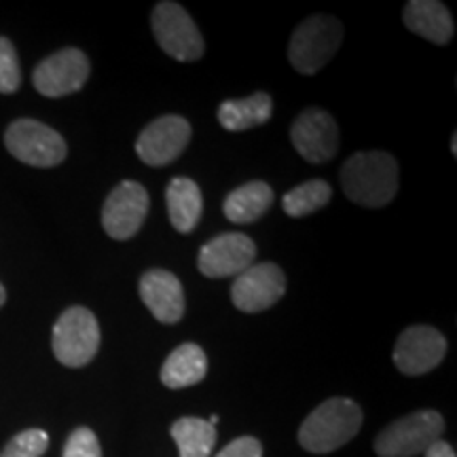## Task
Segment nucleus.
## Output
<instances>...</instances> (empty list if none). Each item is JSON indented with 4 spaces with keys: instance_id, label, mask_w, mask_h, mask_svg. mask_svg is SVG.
Segmentation results:
<instances>
[{
    "instance_id": "nucleus-27",
    "label": "nucleus",
    "mask_w": 457,
    "mask_h": 457,
    "mask_svg": "<svg viewBox=\"0 0 457 457\" xmlns=\"http://www.w3.org/2000/svg\"><path fill=\"white\" fill-rule=\"evenodd\" d=\"M424 455L426 457H455V451L449 443L436 441L434 445H430V449H428Z\"/></svg>"
},
{
    "instance_id": "nucleus-4",
    "label": "nucleus",
    "mask_w": 457,
    "mask_h": 457,
    "mask_svg": "<svg viewBox=\"0 0 457 457\" xmlns=\"http://www.w3.org/2000/svg\"><path fill=\"white\" fill-rule=\"evenodd\" d=\"M445 420L436 411H415L400 417L375 438V453L379 457H417L430 445L441 441Z\"/></svg>"
},
{
    "instance_id": "nucleus-3",
    "label": "nucleus",
    "mask_w": 457,
    "mask_h": 457,
    "mask_svg": "<svg viewBox=\"0 0 457 457\" xmlns=\"http://www.w3.org/2000/svg\"><path fill=\"white\" fill-rule=\"evenodd\" d=\"M343 43V26L330 15H313L296 26L288 60L296 72L313 74L333 60Z\"/></svg>"
},
{
    "instance_id": "nucleus-13",
    "label": "nucleus",
    "mask_w": 457,
    "mask_h": 457,
    "mask_svg": "<svg viewBox=\"0 0 457 457\" xmlns=\"http://www.w3.org/2000/svg\"><path fill=\"white\" fill-rule=\"evenodd\" d=\"M290 138L296 153L310 163L330 162L339 151V129L322 108L303 111L290 128Z\"/></svg>"
},
{
    "instance_id": "nucleus-5",
    "label": "nucleus",
    "mask_w": 457,
    "mask_h": 457,
    "mask_svg": "<svg viewBox=\"0 0 457 457\" xmlns=\"http://www.w3.org/2000/svg\"><path fill=\"white\" fill-rule=\"evenodd\" d=\"M51 347L54 356L64 367H85L96 358L100 347L98 320L85 307H71L57 318L51 335Z\"/></svg>"
},
{
    "instance_id": "nucleus-2",
    "label": "nucleus",
    "mask_w": 457,
    "mask_h": 457,
    "mask_svg": "<svg viewBox=\"0 0 457 457\" xmlns=\"http://www.w3.org/2000/svg\"><path fill=\"white\" fill-rule=\"evenodd\" d=\"M362 409L350 398H328L301 424L299 443L310 453H333L362 428Z\"/></svg>"
},
{
    "instance_id": "nucleus-9",
    "label": "nucleus",
    "mask_w": 457,
    "mask_h": 457,
    "mask_svg": "<svg viewBox=\"0 0 457 457\" xmlns=\"http://www.w3.org/2000/svg\"><path fill=\"white\" fill-rule=\"evenodd\" d=\"M148 214V193L136 180H125L117 185L106 197L102 208V227L112 239L134 237L140 231Z\"/></svg>"
},
{
    "instance_id": "nucleus-7",
    "label": "nucleus",
    "mask_w": 457,
    "mask_h": 457,
    "mask_svg": "<svg viewBox=\"0 0 457 457\" xmlns=\"http://www.w3.org/2000/svg\"><path fill=\"white\" fill-rule=\"evenodd\" d=\"M153 34L165 54L179 62H197L204 55V37L180 4L159 3L151 17Z\"/></svg>"
},
{
    "instance_id": "nucleus-18",
    "label": "nucleus",
    "mask_w": 457,
    "mask_h": 457,
    "mask_svg": "<svg viewBox=\"0 0 457 457\" xmlns=\"http://www.w3.org/2000/svg\"><path fill=\"white\" fill-rule=\"evenodd\" d=\"M208 373V358L197 343H182L170 353L162 367V384L170 390L197 386Z\"/></svg>"
},
{
    "instance_id": "nucleus-25",
    "label": "nucleus",
    "mask_w": 457,
    "mask_h": 457,
    "mask_svg": "<svg viewBox=\"0 0 457 457\" xmlns=\"http://www.w3.org/2000/svg\"><path fill=\"white\" fill-rule=\"evenodd\" d=\"M62 457H102L98 436L89 428H77L64 445Z\"/></svg>"
},
{
    "instance_id": "nucleus-22",
    "label": "nucleus",
    "mask_w": 457,
    "mask_h": 457,
    "mask_svg": "<svg viewBox=\"0 0 457 457\" xmlns=\"http://www.w3.org/2000/svg\"><path fill=\"white\" fill-rule=\"evenodd\" d=\"M333 197V188L327 180H310L303 182L293 191H288L282 199L284 212L290 216V219H303V216H310L318 212L320 208H324Z\"/></svg>"
},
{
    "instance_id": "nucleus-10",
    "label": "nucleus",
    "mask_w": 457,
    "mask_h": 457,
    "mask_svg": "<svg viewBox=\"0 0 457 457\" xmlns=\"http://www.w3.org/2000/svg\"><path fill=\"white\" fill-rule=\"evenodd\" d=\"M286 293V276L276 262H256L239 273L231 286V301L239 312L270 310Z\"/></svg>"
},
{
    "instance_id": "nucleus-21",
    "label": "nucleus",
    "mask_w": 457,
    "mask_h": 457,
    "mask_svg": "<svg viewBox=\"0 0 457 457\" xmlns=\"http://www.w3.org/2000/svg\"><path fill=\"white\" fill-rule=\"evenodd\" d=\"M171 438L180 457H210L216 445V428L202 417H182L171 426Z\"/></svg>"
},
{
    "instance_id": "nucleus-6",
    "label": "nucleus",
    "mask_w": 457,
    "mask_h": 457,
    "mask_svg": "<svg viewBox=\"0 0 457 457\" xmlns=\"http://www.w3.org/2000/svg\"><path fill=\"white\" fill-rule=\"evenodd\" d=\"M7 151L32 168H55L66 159V142L49 125L34 119H17L4 131Z\"/></svg>"
},
{
    "instance_id": "nucleus-28",
    "label": "nucleus",
    "mask_w": 457,
    "mask_h": 457,
    "mask_svg": "<svg viewBox=\"0 0 457 457\" xmlns=\"http://www.w3.org/2000/svg\"><path fill=\"white\" fill-rule=\"evenodd\" d=\"M4 301H7V290H4V286L0 284V307L4 305Z\"/></svg>"
},
{
    "instance_id": "nucleus-19",
    "label": "nucleus",
    "mask_w": 457,
    "mask_h": 457,
    "mask_svg": "<svg viewBox=\"0 0 457 457\" xmlns=\"http://www.w3.org/2000/svg\"><path fill=\"white\" fill-rule=\"evenodd\" d=\"M273 204V188L262 180L245 182L231 191L222 204V212L236 225H250L259 220Z\"/></svg>"
},
{
    "instance_id": "nucleus-12",
    "label": "nucleus",
    "mask_w": 457,
    "mask_h": 457,
    "mask_svg": "<svg viewBox=\"0 0 457 457\" xmlns=\"http://www.w3.org/2000/svg\"><path fill=\"white\" fill-rule=\"evenodd\" d=\"M445 353H447V339L436 328L417 324L403 330L392 358L400 373L417 377L436 369L443 362Z\"/></svg>"
},
{
    "instance_id": "nucleus-26",
    "label": "nucleus",
    "mask_w": 457,
    "mask_h": 457,
    "mask_svg": "<svg viewBox=\"0 0 457 457\" xmlns=\"http://www.w3.org/2000/svg\"><path fill=\"white\" fill-rule=\"evenodd\" d=\"M216 457H262V445L254 436H239L219 451Z\"/></svg>"
},
{
    "instance_id": "nucleus-8",
    "label": "nucleus",
    "mask_w": 457,
    "mask_h": 457,
    "mask_svg": "<svg viewBox=\"0 0 457 457\" xmlns=\"http://www.w3.org/2000/svg\"><path fill=\"white\" fill-rule=\"evenodd\" d=\"M89 72L87 55L81 49L66 47L45 57L41 64L34 68L32 83L45 98H64V96L77 94L87 83Z\"/></svg>"
},
{
    "instance_id": "nucleus-23",
    "label": "nucleus",
    "mask_w": 457,
    "mask_h": 457,
    "mask_svg": "<svg viewBox=\"0 0 457 457\" xmlns=\"http://www.w3.org/2000/svg\"><path fill=\"white\" fill-rule=\"evenodd\" d=\"M49 447V434L38 428L15 434L0 457H43Z\"/></svg>"
},
{
    "instance_id": "nucleus-15",
    "label": "nucleus",
    "mask_w": 457,
    "mask_h": 457,
    "mask_svg": "<svg viewBox=\"0 0 457 457\" xmlns=\"http://www.w3.org/2000/svg\"><path fill=\"white\" fill-rule=\"evenodd\" d=\"M140 299L162 324H176L185 316V290L171 271H146L140 278Z\"/></svg>"
},
{
    "instance_id": "nucleus-29",
    "label": "nucleus",
    "mask_w": 457,
    "mask_h": 457,
    "mask_svg": "<svg viewBox=\"0 0 457 457\" xmlns=\"http://www.w3.org/2000/svg\"><path fill=\"white\" fill-rule=\"evenodd\" d=\"M451 153H453V155H457V134L451 136Z\"/></svg>"
},
{
    "instance_id": "nucleus-1",
    "label": "nucleus",
    "mask_w": 457,
    "mask_h": 457,
    "mask_svg": "<svg viewBox=\"0 0 457 457\" xmlns=\"http://www.w3.org/2000/svg\"><path fill=\"white\" fill-rule=\"evenodd\" d=\"M339 180L350 202L384 208L398 193V162L384 151L356 153L343 163Z\"/></svg>"
},
{
    "instance_id": "nucleus-16",
    "label": "nucleus",
    "mask_w": 457,
    "mask_h": 457,
    "mask_svg": "<svg viewBox=\"0 0 457 457\" xmlns=\"http://www.w3.org/2000/svg\"><path fill=\"white\" fill-rule=\"evenodd\" d=\"M404 26L434 45H447L453 37V17L438 0H411L403 13Z\"/></svg>"
},
{
    "instance_id": "nucleus-14",
    "label": "nucleus",
    "mask_w": 457,
    "mask_h": 457,
    "mask_svg": "<svg viewBox=\"0 0 457 457\" xmlns=\"http://www.w3.org/2000/svg\"><path fill=\"white\" fill-rule=\"evenodd\" d=\"M256 259V245L244 233H222L199 250L197 267L205 278H233Z\"/></svg>"
},
{
    "instance_id": "nucleus-17",
    "label": "nucleus",
    "mask_w": 457,
    "mask_h": 457,
    "mask_svg": "<svg viewBox=\"0 0 457 457\" xmlns=\"http://www.w3.org/2000/svg\"><path fill=\"white\" fill-rule=\"evenodd\" d=\"M165 202L171 227L179 233H191L204 212L202 188L195 180L179 176L165 188Z\"/></svg>"
},
{
    "instance_id": "nucleus-11",
    "label": "nucleus",
    "mask_w": 457,
    "mask_h": 457,
    "mask_svg": "<svg viewBox=\"0 0 457 457\" xmlns=\"http://www.w3.org/2000/svg\"><path fill=\"white\" fill-rule=\"evenodd\" d=\"M191 142V123L179 114H165L148 123L136 142V153L151 168L170 165Z\"/></svg>"
},
{
    "instance_id": "nucleus-24",
    "label": "nucleus",
    "mask_w": 457,
    "mask_h": 457,
    "mask_svg": "<svg viewBox=\"0 0 457 457\" xmlns=\"http://www.w3.org/2000/svg\"><path fill=\"white\" fill-rule=\"evenodd\" d=\"M20 85L21 71L13 43L0 37V94H15Z\"/></svg>"
},
{
    "instance_id": "nucleus-20",
    "label": "nucleus",
    "mask_w": 457,
    "mask_h": 457,
    "mask_svg": "<svg viewBox=\"0 0 457 457\" xmlns=\"http://www.w3.org/2000/svg\"><path fill=\"white\" fill-rule=\"evenodd\" d=\"M273 114L270 94H253L244 100H227L219 106V123L227 131H245L267 123Z\"/></svg>"
}]
</instances>
